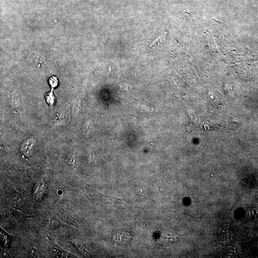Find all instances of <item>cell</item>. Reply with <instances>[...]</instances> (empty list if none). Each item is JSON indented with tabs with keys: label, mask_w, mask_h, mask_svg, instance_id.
Listing matches in <instances>:
<instances>
[{
	"label": "cell",
	"mask_w": 258,
	"mask_h": 258,
	"mask_svg": "<svg viewBox=\"0 0 258 258\" xmlns=\"http://www.w3.org/2000/svg\"><path fill=\"white\" fill-rule=\"evenodd\" d=\"M49 82L50 85L51 86V87L55 88L57 87L58 84V80L57 77L52 76L50 77L49 80Z\"/></svg>",
	"instance_id": "cell-4"
},
{
	"label": "cell",
	"mask_w": 258,
	"mask_h": 258,
	"mask_svg": "<svg viewBox=\"0 0 258 258\" xmlns=\"http://www.w3.org/2000/svg\"><path fill=\"white\" fill-rule=\"evenodd\" d=\"M54 87H52L51 90L50 92H47L45 94V98H46V101H47V103L49 104L51 106H52L54 103L55 102V97L54 95L53 90Z\"/></svg>",
	"instance_id": "cell-3"
},
{
	"label": "cell",
	"mask_w": 258,
	"mask_h": 258,
	"mask_svg": "<svg viewBox=\"0 0 258 258\" xmlns=\"http://www.w3.org/2000/svg\"><path fill=\"white\" fill-rule=\"evenodd\" d=\"M164 38V35L163 36H161V37H159L158 38H157L153 43L151 45H150V47H153V46H157V45H158L159 44L160 42H161L162 41V40H163Z\"/></svg>",
	"instance_id": "cell-5"
},
{
	"label": "cell",
	"mask_w": 258,
	"mask_h": 258,
	"mask_svg": "<svg viewBox=\"0 0 258 258\" xmlns=\"http://www.w3.org/2000/svg\"><path fill=\"white\" fill-rule=\"evenodd\" d=\"M115 241L118 244H123L128 243L130 240V236L128 233L125 231H119L117 232L115 236Z\"/></svg>",
	"instance_id": "cell-2"
},
{
	"label": "cell",
	"mask_w": 258,
	"mask_h": 258,
	"mask_svg": "<svg viewBox=\"0 0 258 258\" xmlns=\"http://www.w3.org/2000/svg\"><path fill=\"white\" fill-rule=\"evenodd\" d=\"M70 110L68 104L62 106L57 116V125H66L70 121Z\"/></svg>",
	"instance_id": "cell-1"
}]
</instances>
